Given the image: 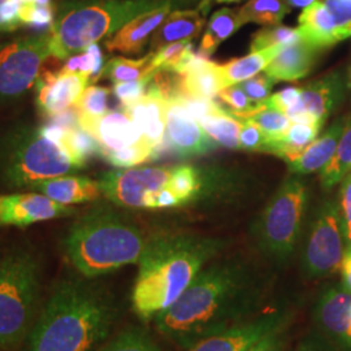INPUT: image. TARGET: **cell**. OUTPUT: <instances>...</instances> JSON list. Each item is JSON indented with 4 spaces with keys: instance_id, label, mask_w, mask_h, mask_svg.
Segmentation results:
<instances>
[{
    "instance_id": "1",
    "label": "cell",
    "mask_w": 351,
    "mask_h": 351,
    "mask_svg": "<svg viewBox=\"0 0 351 351\" xmlns=\"http://www.w3.org/2000/svg\"><path fill=\"white\" fill-rule=\"evenodd\" d=\"M264 285L242 261L207 264L186 291L154 322L158 332L186 350L230 326L255 316Z\"/></svg>"
},
{
    "instance_id": "2",
    "label": "cell",
    "mask_w": 351,
    "mask_h": 351,
    "mask_svg": "<svg viewBox=\"0 0 351 351\" xmlns=\"http://www.w3.org/2000/svg\"><path fill=\"white\" fill-rule=\"evenodd\" d=\"M116 315L112 297L93 278H65L40 308L24 351H98Z\"/></svg>"
},
{
    "instance_id": "3",
    "label": "cell",
    "mask_w": 351,
    "mask_h": 351,
    "mask_svg": "<svg viewBox=\"0 0 351 351\" xmlns=\"http://www.w3.org/2000/svg\"><path fill=\"white\" fill-rule=\"evenodd\" d=\"M226 247L223 239L191 233L151 237L138 262L132 308L142 322H154L186 291Z\"/></svg>"
},
{
    "instance_id": "4",
    "label": "cell",
    "mask_w": 351,
    "mask_h": 351,
    "mask_svg": "<svg viewBox=\"0 0 351 351\" xmlns=\"http://www.w3.org/2000/svg\"><path fill=\"white\" fill-rule=\"evenodd\" d=\"M149 239L133 221L108 207H95L69 228L64 250L81 276H104L138 264Z\"/></svg>"
},
{
    "instance_id": "5",
    "label": "cell",
    "mask_w": 351,
    "mask_h": 351,
    "mask_svg": "<svg viewBox=\"0 0 351 351\" xmlns=\"http://www.w3.org/2000/svg\"><path fill=\"white\" fill-rule=\"evenodd\" d=\"M176 0H69L60 3L50 33L51 55L66 60L110 38L139 14Z\"/></svg>"
},
{
    "instance_id": "6",
    "label": "cell",
    "mask_w": 351,
    "mask_h": 351,
    "mask_svg": "<svg viewBox=\"0 0 351 351\" xmlns=\"http://www.w3.org/2000/svg\"><path fill=\"white\" fill-rule=\"evenodd\" d=\"M42 267L37 254L16 247L0 261V349L27 339L39 315Z\"/></svg>"
},
{
    "instance_id": "7",
    "label": "cell",
    "mask_w": 351,
    "mask_h": 351,
    "mask_svg": "<svg viewBox=\"0 0 351 351\" xmlns=\"http://www.w3.org/2000/svg\"><path fill=\"white\" fill-rule=\"evenodd\" d=\"M84 167L65 145L43 137L39 129L16 132L0 151V176L12 188H32Z\"/></svg>"
},
{
    "instance_id": "8",
    "label": "cell",
    "mask_w": 351,
    "mask_h": 351,
    "mask_svg": "<svg viewBox=\"0 0 351 351\" xmlns=\"http://www.w3.org/2000/svg\"><path fill=\"white\" fill-rule=\"evenodd\" d=\"M308 191L297 177L287 178L252 226L259 250L274 263H289L298 247Z\"/></svg>"
},
{
    "instance_id": "9",
    "label": "cell",
    "mask_w": 351,
    "mask_h": 351,
    "mask_svg": "<svg viewBox=\"0 0 351 351\" xmlns=\"http://www.w3.org/2000/svg\"><path fill=\"white\" fill-rule=\"evenodd\" d=\"M346 251L339 202H322L311 216L301 245V268L306 278L317 280L339 272Z\"/></svg>"
},
{
    "instance_id": "10",
    "label": "cell",
    "mask_w": 351,
    "mask_h": 351,
    "mask_svg": "<svg viewBox=\"0 0 351 351\" xmlns=\"http://www.w3.org/2000/svg\"><path fill=\"white\" fill-rule=\"evenodd\" d=\"M50 40L46 32L0 45V103L16 101L36 85L42 65L52 56Z\"/></svg>"
},
{
    "instance_id": "11",
    "label": "cell",
    "mask_w": 351,
    "mask_h": 351,
    "mask_svg": "<svg viewBox=\"0 0 351 351\" xmlns=\"http://www.w3.org/2000/svg\"><path fill=\"white\" fill-rule=\"evenodd\" d=\"M172 168L143 167L126 168L101 176V194L113 204L125 208L152 210L159 193L168 186Z\"/></svg>"
},
{
    "instance_id": "12",
    "label": "cell",
    "mask_w": 351,
    "mask_h": 351,
    "mask_svg": "<svg viewBox=\"0 0 351 351\" xmlns=\"http://www.w3.org/2000/svg\"><path fill=\"white\" fill-rule=\"evenodd\" d=\"M291 320L293 313L290 311L254 316L237 326L202 339L185 351H249L269 335L288 328Z\"/></svg>"
},
{
    "instance_id": "13",
    "label": "cell",
    "mask_w": 351,
    "mask_h": 351,
    "mask_svg": "<svg viewBox=\"0 0 351 351\" xmlns=\"http://www.w3.org/2000/svg\"><path fill=\"white\" fill-rule=\"evenodd\" d=\"M351 293L339 284L328 285L319 294L313 310L316 330L339 351H351Z\"/></svg>"
},
{
    "instance_id": "14",
    "label": "cell",
    "mask_w": 351,
    "mask_h": 351,
    "mask_svg": "<svg viewBox=\"0 0 351 351\" xmlns=\"http://www.w3.org/2000/svg\"><path fill=\"white\" fill-rule=\"evenodd\" d=\"M343 95V78L339 73H330L302 88L300 99L285 114L291 123L323 126Z\"/></svg>"
},
{
    "instance_id": "15",
    "label": "cell",
    "mask_w": 351,
    "mask_h": 351,
    "mask_svg": "<svg viewBox=\"0 0 351 351\" xmlns=\"http://www.w3.org/2000/svg\"><path fill=\"white\" fill-rule=\"evenodd\" d=\"M71 206H64L40 193L0 194V226H33L47 220L75 215Z\"/></svg>"
},
{
    "instance_id": "16",
    "label": "cell",
    "mask_w": 351,
    "mask_h": 351,
    "mask_svg": "<svg viewBox=\"0 0 351 351\" xmlns=\"http://www.w3.org/2000/svg\"><path fill=\"white\" fill-rule=\"evenodd\" d=\"M165 137L169 149L182 158L202 155L215 147L199 121L176 99H165Z\"/></svg>"
},
{
    "instance_id": "17",
    "label": "cell",
    "mask_w": 351,
    "mask_h": 351,
    "mask_svg": "<svg viewBox=\"0 0 351 351\" xmlns=\"http://www.w3.org/2000/svg\"><path fill=\"white\" fill-rule=\"evenodd\" d=\"M191 1L194 0H176L163 7L139 14L106 40V49L110 52H121L128 55L139 53L158 27L163 24L168 14Z\"/></svg>"
},
{
    "instance_id": "18",
    "label": "cell",
    "mask_w": 351,
    "mask_h": 351,
    "mask_svg": "<svg viewBox=\"0 0 351 351\" xmlns=\"http://www.w3.org/2000/svg\"><path fill=\"white\" fill-rule=\"evenodd\" d=\"M90 78L81 73H47L36 82L37 106L47 116L64 112L75 107Z\"/></svg>"
},
{
    "instance_id": "19",
    "label": "cell",
    "mask_w": 351,
    "mask_h": 351,
    "mask_svg": "<svg viewBox=\"0 0 351 351\" xmlns=\"http://www.w3.org/2000/svg\"><path fill=\"white\" fill-rule=\"evenodd\" d=\"M78 126L99 143L101 150H120L143 141L125 112H107L97 117L78 113Z\"/></svg>"
},
{
    "instance_id": "20",
    "label": "cell",
    "mask_w": 351,
    "mask_h": 351,
    "mask_svg": "<svg viewBox=\"0 0 351 351\" xmlns=\"http://www.w3.org/2000/svg\"><path fill=\"white\" fill-rule=\"evenodd\" d=\"M124 112L138 128L142 138L151 147H158L165 138V98L151 81L146 94L124 107Z\"/></svg>"
},
{
    "instance_id": "21",
    "label": "cell",
    "mask_w": 351,
    "mask_h": 351,
    "mask_svg": "<svg viewBox=\"0 0 351 351\" xmlns=\"http://www.w3.org/2000/svg\"><path fill=\"white\" fill-rule=\"evenodd\" d=\"M298 21L302 39L316 50L335 46L351 37V24L348 27H339L335 17L322 1H316L304 8Z\"/></svg>"
},
{
    "instance_id": "22",
    "label": "cell",
    "mask_w": 351,
    "mask_h": 351,
    "mask_svg": "<svg viewBox=\"0 0 351 351\" xmlns=\"http://www.w3.org/2000/svg\"><path fill=\"white\" fill-rule=\"evenodd\" d=\"M30 189L64 206L97 201L101 195L99 182L85 176H60L38 182Z\"/></svg>"
},
{
    "instance_id": "23",
    "label": "cell",
    "mask_w": 351,
    "mask_h": 351,
    "mask_svg": "<svg viewBox=\"0 0 351 351\" xmlns=\"http://www.w3.org/2000/svg\"><path fill=\"white\" fill-rule=\"evenodd\" d=\"M319 50L303 39L282 47L265 68V75L277 81H297L308 75L317 59Z\"/></svg>"
},
{
    "instance_id": "24",
    "label": "cell",
    "mask_w": 351,
    "mask_h": 351,
    "mask_svg": "<svg viewBox=\"0 0 351 351\" xmlns=\"http://www.w3.org/2000/svg\"><path fill=\"white\" fill-rule=\"evenodd\" d=\"M345 120L339 119L326 130V133L315 139L314 142L303 151L301 156L288 164L289 169L297 175H311L322 172L332 160L339 138L342 136Z\"/></svg>"
},
{
    "instance_id": "25",
    "label": "cell",
    "mask_w": 351,
    "mask_h": 351,
    "mask_svg": "<svg viewBox=\"0 0 351 351\" xmlns=\"http://www.w3.org/2000/svg\"><path fill=\"white\" fill-rule=\"evenodd\" d=\"M206 23V16L198 10H176L168 14L150 39L151 51L159 50L178 40L197 37Z\"/></svg>"
},
{
    "instance_id": "26",
    "label": "cell",
    "mask_w": 351,
    "mask_h": 351,
    "mask_svg": "<svg viewBox=\"0 0 351 351\" xmlns=\"http://www.w3.org/2000/svg\"><path fill=\"white\" fill-rule=\"evenodd\" d=\"M226 88L219 64L204 60L190 68L186 73L180 75V93L197 98L213 99Z\"/></svg>"
},
{
    "instance_id": "27",
    "label": "cell",
    "mask_w": 351,
    "mask_h": 351,
    "mask_svg": "<svg viewBox=\"0 0 351 351\" xmlns=\"http://www.w3.org/2000/svg\"><path fill=\"white\" fill-rule=\"evenodd\" d=\"M322 128L316 124L293 123L282 137L267 139L265 152L276 155L288 164L293 163L314 142Z\"/></svg>"
},
{
    "instance_id": "28",
    "label": "cell",
    "mask_w": 351,
    "mask_h": 351,
    "mask_svg": "<svg viewBox=\"0 0 351 351\" xmlns=\"http://www.w3.org/2000/svg\"><path fill=\"white\" fill-rule=\"evenodd\" d=\"M281 49L282 46H274L264 50L254 51L243 58L233 59L220 65L226 88L241 84L265 71L268 64L276 58Z\"/></svg>"
},
{
    "instance_id": "29",
    "label": "cell",
    "mask_w": 351,
    "mask_h": 351,
    "mask_svg": "<svg viewBox=\"0 0 351 351\" xmlns=\"http://www.w3.org/2000/svg\"><path fill=\"white\" fill-rule=\"evenodd\" d=\"M167 189L178 199L181 207L193 204L204 195L211 194L199 171L191 165H178L172 168Z\"/></svg>"
},
{
    "instance_id": "30",
    "label": "cell",
    "mask_w": 351,
    "mask_h": 351,
    "mask_svg": "<svg viewBox=\"0 0 351 351\" xmlns=\"http://www.w3.org/2000/svg\"><path fill=\"white\" fill-rule=\"evenodd\" d=\"M243 24L239 17V8H221L213 13L202 38L201 51L211 56L220 43L232 37Z\"/></svg>"
},
{
    "instance_id": "31",
    "label": "cell",
    "mask_w": 351,
    "mask_h": 351,
    "mask_svg": "<svg viewBox=\"0 0 351 351\" xmlns=\"http://www.w3.org/2000/svg\"><path fill=\"white\" fill-rule=\"evenodd\" d=\"M203 130L210 138L228 149H239V132L242 121L226 108L210 113L199 120Z\"/></svg>"
},
{
    "instance_id": "32",
    "label": "cell",
    "mask_w": 351,
    "mask_h": 351,
    "mask_svg": "<svg viewBox=\"0 0 351 351\" xmlns=\"http://www.w3.org/2000/svg\"><path fill=\"white\" fill-rule=\"evenodd\" d=\"M351 169V116L345 120L342 136L332 160L320 172L322 186L330 190L343 180Z\"/></svg>"
},
{
    "instance_id": "33",
    "label": "cell",
    "mask_w": 351,
    "mask_h": 351,
    "mask_svg": "<svg viewBox=\"0 0 351 351\" xmlns=\"http://www.w3.org/2000/svg\"><path fill=\"white\" fill-rule=\"evenodd\" d=\"M243 25L255 23L259 25H280L282 19L290 12V5L285 0H249L239 8Z\"/></svg>"
},
{
    "instance_id": "34",
    "label": "cell",
    "mask_w": 351,
    "mask_h": 351,
    "mask_svg": "<svg viewBox=\"0 0 351 351\" xmlns=\"http://www.w3.org/2000/svg\"><path fill=\"white\" fill-rule=\"evenodd\" d=\"M151 58H152V51L149 55H146L145 58H141V59L113 58L104 65L103 75L107 77L108 80H111L113 84L137 81L142 78L152 81V77L147 75Z\"/></svg>"
},
{
    "instance_id": "35",
    "label": "cell",
    "mask_w": 351,
    "mask_h": 351,
    "mask_svg": "<svg viewBox=\"0 0 351 351\" xmlns=\"http://www.w3.org/2000/svg\"><path fill=\"white\" fill-rule=\"evenodd\" d=\"M98 351H164L150 335L137 326L126 328Z\"/></svg>"
},
{
    "instance_id": "36",
    "label": "cell",
    "mask_w": 351,
    "mask_h": 351,
    "mask_svg": "<svg viewBox=\"0 0 351 351\" xmlns=\"http://www.w3.org/2000/svg\"><path fill=\"white\" fill-rule=\"evenodd\" d=\"M301 33L298 29H291L288 26H267L254 34L251 40L250 51H261L274 46H289L301 40Z\"/></svg>"
},
{
    "instance_id": "37",
    "label": "cell",
    "mask_w": 351,
    "mask_h": 351,
    "mask_svg": "<svg viewBox=\"0 0 351 351\" xmlns=\"http://www.w3.org/2000/svg\"><path fill=\"white\" fill-rule=\"evenodd\" d=\"M99 155L117 168H133L154 159V147L142 141L120 150H101Z\"/></svg>"
},
{
    "instance_id": "38",
    "label": "cell",
    "mask_w": 351,
    "mask_h": 351,
    "mask_svg": "<svg viewBox=\"0 0 351 351\" xmlns=\"http://www.w3.org/2000/svg\"><path fill=\"white\" fill-rule=\"evenodd\" d=\"M246 120L255 123L263 130L267 139H275L282 137L291 126V120L284 112H280L274 108L267 107L263 103L262 107Z\"/></svg>"
},
{
    "instance_id": "39",
    "label": "cell",
    "mask_w": 351,
    "mask_h": 351,
    "mask_svg": "<svg viewBox=\"0 0 351 351\" xmlns=\"http://www.w3.org/2000/svg\"><path fill=\"white\" fill-rule=\"evenodd\" d=\"M190 47H193V43L186 39L173 42L159 50L152 51L147 75L154 78V75L159 71H173Z\"/></svg>"
},
{
    "instance_id": "40",
    "label": "cell",
    "mask_w": 351,
    "mask_h": 351,
    "mask_svg": "<svg viewBox=\"0 0 351 351\" xmlns=\"http://www.w3.org/2000/svg\"><path fill=\"white\" fill-rule=\"evenodd\" d=\"M110 88L103 86L91 85L85 88L81 98L75 106L77 112L86 116H103L108 112V98H110Z\"/></svg>"
},
{
    "instance_id": "41",
    "label": "cell",
    "mask_w": 351,
    "mask_h": 351,
    "mask_svg": "<svg viewBox=\"0 0 351 351\" xmlns=\"http://www.w3.org/2000/svg\"><path fill=\"white\" fill-rule=\"evenodd\" d=\"M219 97L221 101H226L229 106L228 111L239 120H245L259 106L251 101L250 98L246 95V93L239 88V85L223 88L219 93Z\"/></svg>"
},
{
    "instance_id": "42",
    "label": "cell",
    "mask_w": 351,
    "mask_h": 351,
    "mask_svg": "<svg viewBox=\"0 0 351 351\" xmlns=\"http://www.w3.org/2000/svg\"><path fill=\"white\" fill-rule=\"evenodd\" d=\"M56 14L52 10V5H45L34 1L24 0L20 11V21L23 25L33 27H51L55 21Z\"/></svg>"
},
{
    "instance_id": "43",
    "label": "cell",
    "mask_w": 351,
    "mask_h": 351,
    "mask_svg": "<svg viewBox=\"0 0 351 351\" xmlns=\"http://www.w3.org/2000/svg\"><path fill=\"white\" fill-rule=\"evenodd\" d=\"M237 85L246 93V95L255 104H261L272 95L271 93L275 85V81L269 75H256Z\"/></svg>"
},
{
    "instance_id": "44",
    "label": "cell",
    "mask_w": 351,
    "mask_h": 351,
    "mask_svg": "<svg viewBox=\"0 0 351 351\" xmlns=\"http://www.w3.org/2000/svg\"><path fill=\"white\" fill-rule=\"evenodd\" d=\"M267 137L263 130L255 123L242 120V128L239 132V150L251 152H265Z\"/></svg>"
},
{
    "instance_id": "45",
    "label": "cell",
    "mask_w": 351,
    "mask_h": 351,
    "mask_svg": "<svg viewBox=\"0 0 351 351\" xmlns=\"http://www.w3.org/2000/svg\"><path fill=\"white\" fill-rule=\"evenodd\" d=\"M339 208L346 249L351 247V172L343 177L339 194Z\"/></svg>"
},
{
    "instance_id": "46",
    "label": "cell",
    "mask_w": 351,
    "mask_h": 351,
    "mask_svg": "<svg viewBox=\"0 0 351 351\" xmlns=\"http://www.w3.org/2000/svg\"><path fill=\"white\" fill-rule=\"evenodd\" d=\"M150 82V80H146V78L137 80V81H129V82H116L113 85V94L119 101H121L123 107H126L138 101L146 94Z\"/></svg>"
},
{
    "instance_id": "47",
    "label": "cell",
    "mask_w": 351,
    "mask_h": 351,
    "mask_svg": "<svg viewBox=\"0 0 351 351\" xmlns=\"http://www.w3.org/2000/svg\"><path fill=\"white\" fill-rule=\"evenodd\" d=\"M180 101L186 110L195 119V120H201L204 116L210 114V113L217 112L220 111L223 107H220L213 99H206V98H197V97H191L188 94H177L173 98Z\"/></svg>"
},
{
    "instance_id": "48",
    "label": "cell",
    "mask_w": 351,
    "mask_h": 351,
    "mask_svg": "<svg viewBox=\"0 0 351 351\" xmlns=\"http://www.w3.org/2000/svg\"><path fill=\"white\" fill-rule=\"evenodd\" d=\"M301 91V88H293V86L284 88L276 94L271 95L264 103L269 108H274V110H277L280 112L287 113L300 99Z\"/></svg>"
},
{
    "instance_id": "49",
    "label": "cell",
    "mask_w": 351,
    "mask_h": 351,
    "mask_svg": "<svg viewBox=\"0 0 351 351\" xmlns=\"http://www.w3.org/2000/svg\"><path fill=\"white\" fill-rule=\"evenodd\" d=\"M295 351H339L320 332L314 330L300 341Z\"/></svg>"
},
{
    "instance_id": "50",
    "label": "cell",
    "mask_w": 351,
    "mask_h": 351,
    "mask_svg": "<svg viewBox=\"0 0 351 351\" xmlns=\"http://www.w3.org/2000/svg\"><path fill=\"white\" fill-rule=\"evenodd\" d=\"M324 4L335 17L339 27H348L351 24V0H326Z\"/></svg>"
},
{
    "instance_id": "51",
    "label": "cell",
    "mask_w": 351,
    "mask_h": 351,
    "mask_svg": "<svg viewBox=\"0 0 351 351\" xmlns=\"http://www.w3.org/2000/svg\"><path fill=\"white\" fill-rule=\"evenodd\" d=\"M287 342H288V328L269 335L249 351H284Z\"/></svg>"
},
{
    "instance_id": "52",
    "label": "cell",
    "mask_w": 351,
    "mask_h": 351,
    "mask_svg": "<svg viewBox=\"0 0 351 351\" xmlns=\"http://www.w3.org/2000/svg\"><path fill=\"white\" fill-rule=\"evenodd\" d=\"M339 274H341V285L351 293V247L345 251L341 268H339Z\"/></svg>"
},
{
    "instance_id": "53",
    "label": "cell",
    "mask_w": 351,
    "mask_h": 351,
    "mask_svg": "<svg viewBox=\"0 0 351 351\" xmlns=\"http://www.w3.org/2000/svg\"><path fill=\"white\" fill-rule=\"evenodd\" d=\"M237 1H241V0H201L197 10H198L202 14L206 16L207 13L210 12V8L213 7V4H216V3L224 4V3H237Z\"/></svg>"
},
{
    "instance_id": "54",
    "label": "cell",
    "mask_w": 351,
    "mask_h": 351,
    "mask_svg": "<svg viewBox=\"0 0 351 351\" xmlns=\"http://www.w3.org/2000/svg\"><path fill=\"white\" fill-rule=\"evenodd\" d=\"M285 1L293 8H307L319 0H285Z\"/></svg>"
},
{
    "instance_id": "55",
    "label": "cell",
    "mask_w": 351,
    "mask_h": 351,
    "mask_svg": "<svg viewBox=\"0 0 351 351\" xmlns=\"http://www.w3.org/2000/svg\"><path fill=\"white\" fill-rule=\"evenodd\" d=\"M4 0H0V33H8V27L5 25L3 16H1V5H3Z\"/></svg>"
},
{
    "instance_id": "56",
    "label": "cell",
    "mask_w": 351,
    "mask_h": 351,
    "mask_svg": "<svg viewBox=\"0 0 351 351\" xmlns=\"http://www.w3.org/2000/svg\"><path fill=\"white\" fill-rule=\"evenodd\" d=\"M27 1H34V3L45 4V5H52V0H27Z\"/></svg>"
},
{
    "instance_id": "57",
    "label": "cell",
    "mask_w": 351,
    "mask_h": 351,
    "mask_svg": "<svg viewBox=\"0 0 351 351\" xmlns=\"http://www.w3.org/2000/svg\"><path fill=\"white\" fill-rule=\"evenodd\" d=\"M349 316H350V320H351V304H350V308H349Z\"/></svg>"
},
{
    "instance_id": "58",
    "label": "cell",
    "mask_w": 351,
    "mask_h": 351,
    "mask_svg": "<svg viewBox=\"0 0 351 351\" xmlns=\"http://www.w3.org/2000/svg\"><path fill=\"white\" fill-rule=\"evenodd\" d=\"M350 171H351V169H350Z\"/></svg>"
}]
</instances>
